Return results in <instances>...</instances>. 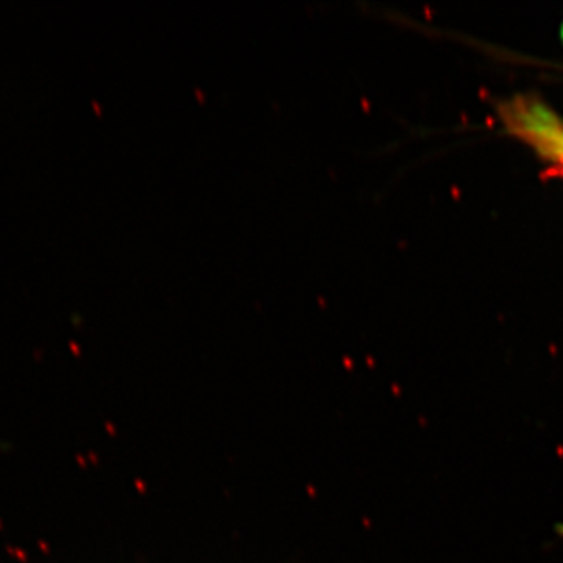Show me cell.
I'll return each instance as SVG.
<instances>
[{"mask_svg": "<svg viewBox=\"0 0 563 563\" xmlns=\"http://www.w3.org/2000/svg\"><path fill=\"white\" fill-rule=\"evenodd\" d=\"M504 118L518 135L547 152L551 158L563 161V128L543 103L517 99L504 106Z\"/></svg>", "mask_w": 563, "mask_h": 563, "instance_id": "cell-1", "label": "cell"}]
</instances>
